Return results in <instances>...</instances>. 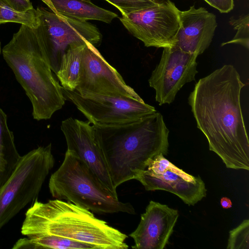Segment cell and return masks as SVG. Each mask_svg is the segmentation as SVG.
I'll return each instance as SVG.
<instances>
[{"label": "cell", "instance_id": "cell-14", "mask_svg": "<svg viewBox=\"0 0 249 249\" xmlns=\"http://www.w3.org/2000/svg\"><path fill=\"white\" fill-rule=\"evenodd\" d=\"M179 216L178 210L150 201L140 222L129 236L134 249H163L168 243Z\"/></svg>", "mask_w": 249, "mask_h": 249}, {"label": "cell", "instance_id": "cell-3", "mask_svg": "<svg viewBox=\"0 0 249 249\" xmlns=\"http://www.w3.org/2000/svg\"><path fill=\"white\" fill-rule=\"evenodd\" d=\"M1 52L31 103L33 118L50 119L66 99L46 57L41 21L36 28L21 24Z\"/></svg>", "mask_w": 249, "mask_h": 249}, {"label": "cell", "instance_id": "cell-18", "mask_svg": "<svg viewBox=\"0 0 249 249\" xmlns=\"http://www.w3.org/2000/svg\"><path fill=\"white\" fill-rule=\"evenodd\" d=\"M86 43L70 46L62 56L59 68L55 74L62 87L66 90L74 91L78 85Z\"/></svg>", "mask_w": 249, "mask_h": 249}, {"label": "cell", "instance_id": "cell-11", "mask_svg": "<svg viewBox=\"0 0 249 249\" xmlns=\"http://www.w3.org/2000/svg\"><path fill=\"white\" fill-rule=\"evenodd\" d=\"M74 91L81 95L120 96L144 101L89 42L83 51L79 83Z\"/></svg>", "mask_w": 249, "mask_h": 249}, {"label": "cell", "instance_id": "cell-12", "mask_svg": "<svg viewBox=\"0 0 249 249\" xmlns=\"http://www.w3.org/2000/svg\"><path fill=\"white\" fill-rule=\"evenodd\" d=\"M198 56L175 46L163 48L160 62L148 79L159 105L173 103L182 87L195 80L198 73L196 61Z\"/></svg>", "mask_w": 249, "mask_h": 249}, {"label": "cell", "instance_id": "cell-7", "mask_svg": "<svg viewBox=\"0 0 249 249\" xmlns=\"http://www.w3.org/2000/svg\"><path fill=\"white\" fill-rule=\"evenodd\" d=\"M179 10L170 0H157L153 5L122 15L120 20L147 47L173 46L180 27Z\"/></svg>", "mask_w": 249, "mask_h": 249}, {"label": "cell", "instance_id": "cell-6", "mask_svg": "<svg viewBox=\"0 0 249 249\" xmlns=\"http://www.w3.org/2000/svg\"><path fill=\"white\" fill-rule=\"evenodd\" d=\"M54 164L51 143L21 156L12 174L0 186V230L37 198Z\"/></svg>", "mask_w": 249, "mask_h": 249}, {"label": "cell", "instance_id": "cell-22", "mask_svg": "<svg viewBox=\"0 0 249 249\" xmlns=\"http://www.w3.org/2000/svg\"><path fill=\"white\" fill-rule=\"evenodd\" d=\"M228 249H249V220H244L229 232Z\"/></svg>", "mask_w": 249, "mask_h": 249}, {"label": "cell", "instance_id": "cell-29", "mask_svg": "<svg viewBox=\"0 0 249 249\" xmlns=\"http://www.w3.org/2000/svg\"><path fill=\"white\" fill-rule=\"evenodd\" d=\"M155 0V1H156V0Z\"/></svg>", "mask_w": 249, "mask_h": 249}, {"label": "cell", "instance_id": "cell-17", "mask_svg": "<svg viewBox=\"0 0 249 249\" xmlns=\"http://www.w3.org/2000/svg\"><path fill=\"white\" fill-rule=\"evenodd\" d=\"M7 120L6 114L0 107V186L12 174L21 157Z\"/></svg>", "mask_w": 249, "mask_h": 249}, {"label": "cell", "instance_id": "cell-8", "mask_svg": "<svg viewBox=\"0 0 249 249\" xmlns=\"http://www.w3.org/2000/svg\"><path fill=\"white\" fill-rule=\"evenodd\" d=\"M61 89L66 100L72 102L94 126L132 123L157 111L144 101L120 96L81 95L62 87Z\"/></svg>", "mask_w": 249, "mask_h": 249}, {"label": "cell", "instance_id": "cell-2", "mask_svg": "<svg viewBox=\"0 0 249 249\" xmlns=\"http://www.w3.org/2000/svg\"><path fill=\"white\" fill-rule=\"evenodd\" d=\"M94 127L116 188L136 179L156 156L168 154L169 130L159 112L132 123Z\"/></svg>", "mask_w": 249, "mask_h": 249}, {"label": "cell", "instance_id": "cell-20", "mask_svg": "<svg viewBox=\"0 0 249 249\" xmlns=\"http://www.w3.org/2000/svg\"><path fill=\"white\" fill-rule=\"evenodd\" d=\"M13 22L37 27L40 23L39 14L36 9L24 12L13 10L0 0V24Z\"/></svg>", "mask_w": 249, "mask_h": 249}, {"label": "cell", "instance_id": "cell-27", "mask_svg": "<svg viewBox=\"0 0 249 249\" xmlns=\"http://www.w3.org/2000/svg\"><path fill=\"white\" fill-rule=\"evenodd\" d=\"M42 0L45 4L47 5V6L49 8V9L56 14V15H58L55 8L54 7L52 1L51 0Z\"/></svg>", "mask_w": 249, "mask_h": 249}, {"label": "cell", "instance_id": "cell-16", "mask_svg": "<svg viewBox=\"0 0 249 249\" xmlns=\"http://www.w3.org/2000/svg\"><path fill=\"white\" fill-rule=\"evenodd\" d=\"M58 15L74 19L110 23L118 15L100 7L91 0H51Z\"/></svg>", "mask_w": 249, "mask_h": 249}, {"label": "cell", "instance_id": "cell-15", "mask_svg": "<svg viewBox=\"0 0 249 249\" xmlns=\"http://www.w3.org/2000/svg\"><path fill=\"white\" fill-rule=\"evenodd\" d=\"M180 27L173 46L187 53L202 54L210 45L217 27L216 16L194 5L179 12Z\"/></svg>", "mask_w": 249, "mask_h": 249}, {"label": "cell", "instance_id": "cell-23", "mask_svg": "<svg viewBox=\"0 0 249 249\" xmlns=\"http://www.w3.org/2000/svg\"><path fill=\"white\" fill-rule=\"evenodd\" d=\"M115 6L122 15L128 14L149 7L157 0H105Z\"/></svg>", "mask_w": 249, "mask_h": 249}, {"label": "cell", "instance_id": "cell-4", "mask_svg": "<svg viewBox=\"0 0 249 249\" xmlns=\"http://www.w3.org/2000/svg\"><path fill=\"white\" fill-rule=\"evenodd\" d=\"M23 235L33 239L53 235L94 246L96 249H126L127 236L93 213L69 201L36 200L25 213Z\"/></svg>", "mask_w": 249, "mask_h": 249}, {"label": "cell", "instance_id": "cell-25", "mask_svg": "<svg viewBox=\"0 0 249 249\" xmlns=\"http://www.w3.org/2000/svg\"><path fill=\"white\" fill-rule=\"evenodd\" d=\"M221 13H228L234 7L233 0H204Z\"/></svg>", "mask_w": 249, "mask_h": 249}, {"label": "cell", "instance_id": "cell-21", "mask_svg": "<svg viewBox=\"0 0 249 249\" xmlns=\"http://www.w3.org/2000/svg\"><path fill=\"white\" fill-rule=\"evenodd\" d=\"M229 23L235 30H237V32L232 39L222 43L221 46L236 44L240 45L249 49V15H242L238 18L232 17L230 18Z\"/></svg>", "mask_w": 249, "mask_h": 249}, {"label": "cell", "instance_id": "cell-19", "mask_svg": "<svg viewBox=\"0 0 249 249\" xmlns=\"http://www.w3.org/2000/svg\"><path fill=\"white\" fill-rule=\"evenodd\" d=\"M12 249H96L88 243L53 235H44L33 239L20 238Z\"/></svg>", "mask_w": 249, "mask_h": 249}, {"label": "cell", "instance_id": "cell-13", "mask_svg": "<svg viewBox=\"0 0 249 249\" xmlns=\"http://www.w3.org/2000/svg\"><path fill=\"white\" fill-rule=\"evenodd\" d=\"M60 128L66 139L67 150L82 160L105 188L118 198L94 126L89 121L70 117L62 122Z\"/></svg>", "mask_w": 249, "mask_h": 249}, {"label": "cell", "instance_id": "cell-10", "mask_svg": "<svg viewBox=\"0 0 249 249\" xmlns=\"http://www.w3.org/2000/svg\"><path fill=\"white\" fill-rule=\"evenodd\" d=\"M146 191L163 190L176 195L185 204L194 205L206 196L205 183L179 168L162 154L156 156L136 178Z\"/></svg>", "mask_w": 249, "mask_h": 249}, {"label": "cell", "instance_id": "cell-28", "mask_svg": "<svg viewBox=\"0 0 249 249\" xmlns=\"http://www.w3.org/2000/svg\"><path fill=\"white\" fill-rule=\"evenodd\" d=\"M1 51H2V50H1V43L0 42V53H1Z\"/></svg>", "mask_w": 249, "mask_h": 249}, {"label": "cell", "instance_id": "cell-1", "mask_svg": "<svg viewBox=\"0 0 249 249\" xmlns=\"http://www.w3.org/2000/svg\"><path fill=\"white\" fill-rule=\"evenodd\" d=\"M245 85L233 66L224 65L198 80L188 103L210 150L227 168L248 171L249 141L240 102Z\"/></svg>", "mask_w": 249, "mask_h": 249}, {"label": "cell", "instance_id": "cell-24", "mask_svg": "<svg viewBox=\"0 0 249 249\" xmlns=\"http://www.w3.org/2000/svg\"><path fill=\"white\" fill-rule=\"evenodd\" d=\"M13 10L24 12L33 9V6L30 0H0Z\"/></svg>", "mask_w": 249, "mask_h": 249}, {"label": "cell", "instance_id": "cell-5", "mask_svg": "<svg viewBox=\"0 0 249 249\" xmlns=\"http://www.w3.org/2000/svg\"><path fill=\"white\" fill-rule=\"evenodd\" d=\"M49 188L55 199L65 200L98 214L135 213L130 203L115 197L86 164L68 150L61 165L52 174Z\"/></svg>", "mask_w": 249, "mask_h": 249}, {"label": "cell", "instance_id": "cell-9", "mask_svg": "<svg viewBox=\"0 0 249 249\" xmlns=\"http://www.w3.org/2000/svg\"><path fill=\"white\" fill-rule=\"evenodd\" d=\"M45 33V52L52 71L56 73L63 54L71 45L89 42L98 46L102 36L96 26L56 15L43 7L36 8Z\"/></svg>", "mask_w": 249, "mask_h": 249}, {"label": "cell", "instance_id": "cell-26", "mask_svg": "<svg viewBox=\"0 0 249 249\" xmlns=\"http://www.w3.org/2000/svg\"><path fill=\"white\" fill-rule=\"evenodd\" d=\"M220 204L224 209H229L232 206V203L230 199L227 197H223L220 200Z\"/></svg>", "mask_w": 249, "mask_h": 249}]
</instances>
